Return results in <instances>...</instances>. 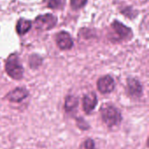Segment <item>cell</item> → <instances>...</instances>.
Segmentation results:
<instances>
[{
  "mask_svg": "<svg viewBox=\"0 0 149 149\" xmlns=\"http://www.w3.org/2000/svg\"><path fill=\"white\" fill-rule=\"evenodd\" d=\"M76 120V126L78 127L79 129L82 130V131H86L90 129V124L82 117H77L75 119Z\"/></svg>",
  "mask_w": 149,
  "mask_h": 149,
  "instance_id": "7c38bea8",
  "label": "cell"
},
{
  "mask_svg": "<svg viewBox=\"0 0 149 149\" xmlns=\"http://www.w3.org/2000/svg\"><path fill=\"white\" fill-rule=\"evenodd\" d=\"M56 24H57V17L52 14L40 15L38 17H36L34 21V24L36 28L42 31L50 30L52 27H54Z\"/></svg>",
  "mask_w": 149,
  "mask_h": 149,
  "instance_id": "3957f363",
  "label": "cell"
},
{
  "mask_svg": "<svg viewBox=\"0 0 149 149\" xmlns=\"http://www.w3.org/2000/svg\"><path fill=\"white\" fill-rule=\"evenodd\" d=\"M98 105V97L94 92L86 93L82 98V107L86 114H90Z\"/></svg>",
  "mask_w": 149,
  "mask_h": 149,
  "instance_id": "ba28073f",
  "label": "cell"
},
{
  "mask_svg": "<svg viewBox=\"0 0 149 149\" xmlns=\"http://www.w3.org/2000/svg\"><path fill=\"white\" fill-rule=\"evenodd\" d=\"M113 32H115L116 38H114V40H127L130 39L133 36L131 29L124 25L123 24L114 21L111 25Z\"/></svg>",
  "mask_w": 149,
  "mask_h": 149,
  "instance_id": "8992f818",
  "label": "cell"
},
{
  "mask_svg": "<svg viewBox=\"0 0 149 149\" xmlns=\"http://www.w3.org/2000/svg\"><path fill=\"white\" fill-rule=\"evenodd\" d=\"M46 4L52 9H62L65 3V0H45Z\"/></svg>",
  "mask_w": 149,
  "mask_h": 149,
  "instance_id": "4fadbf2b",
  "label": "cell"
},
{
  "mask_svg": "<svg viewBox=\"0 0 149 149\" xmlns=\"http://www.w3.org/2000/svg\"><path fill=\"white\" fill-rule=\"evenodd\" d=\"M126 93L129 97L133 99L141 98L143 93V87H142L141 83L137 79H134V78L127 79Z\"/></svg>",
  "mask_w": 149,
  "mask_h": 149,
  "instance_id": "277c9868",
  "label": "cell"
},
{
  "mask_svg": "<svg viewBox=\"0 0 149 149\" xmlns=\"http://www.w3.org/2000/svg\"><path fill=\"white\" fill-rule=\"evenodd\" d=\"M115 88V82L112 76L105 75L100 77L97 81V89L102 94L112 93Z\"/></svg>",
  "mask_w": 149,
  "mask_h": 149,
  "instance_id": "5b68a950",
  "label": "cell"
},
{
  "mask_svg": "<svg viewBox=\"0 0 149 149\" xmlns=\"http://www.w3.org/2000/svg\"><path fill=\"white\" fill-rule=\"evenodd\" d=\"M31 27V23L30 21L21 18L18 20L17 24V31L19 35H24L27 31H29Z\"/></svg>",
  "mask_w": 149,
  "mask_h": 149,
  "instance_id": "8fae6325",
  "label": "cell"
},
{
  "mask_svg": "<svg viewBox=\"0 0 149 149\" xmlns=\"http://www.w3.org/2000/svg\"><path fill=\"white\" fill-rule=\"evenodd\" d=\"M100 117L103 123L109 128L117 127L121 123L122 115L118 107L111 104H104L100 109Z\"/></svg>",
  "mask_w": 149,
  "mask_h": 149,
  "instance_id": "6da1fadb",
  "label": "cell"
},
{
  "mask_svg": "<svg viewBox=\"0 0 149 149\" xmlns=\"http://www.w3.org/2000/svg\"><path fill=\"white\" fill-rule=\"evenodd\" d=\"M5 72L12 79L20 80L24 77V67L22 66L19 58L13 53L8 57L5 61Z\"/></svg>",
  "mask_w": 149,
  "mask_h": 149,
  "instance_id": "7a4b0ae2",
  "label": "cell"
},
{
  "mask_svg": "<svg viewBox=\"0 0 149 149\" xmlns=\"http://www.w3.org/2000/svg\"><path fill=\"white\" fill-rule=\"evenodd\" d=\"M56 43L61 50H70L73 45V41L69 33L60 31L56 36Z\"/></svg>",
  "mask_w": 149,
  "mask_h": 149,
  "instance_id": "9c48e42d",
  "label": "cell"
},
{
  "mask_svg": "<svg viewBox=\"0 0 149 149\" xmlns=\"http://www.w3.org/2000/svg\"><path fill=\"white\" fill-rule=\"evenodd\" d=\"M41 64H42V58L39 56L32 55L31 57H30V59H29L30 67L35 69V68H38Z\"/></svg>",
  "mask_w": 149,
  "mask_h": 149,
  "instance_id": "5bb4252c",
  "label": "cell"
},
{
  "mask_svg": "<svg viewBox=\"0 0 149 149\" xmlns=\"http://www.w3.org/2000/svg\"><path fill=\"white\" fill-rule=\"evenodd\" d=\"M29 96V91L24 87H16L4 96V99L10 102L19 103Z\"/></svg>",
  "mask_w": 149,
  "mask_h": 149,
  "instance_id": "52a82bcc",
  "label": "cell"
},
{
  "mask_svg": "<svg viewBox=\"0 0 149 149\" xmlns=\"http://www.w3.org/2000/svg\"><path fill=\"white\" fill-rule=\"evenodd\" d=\"M79 149H96L95 148V142L93 139L88 138L82 142V144L79 147Z\"/></svg>",
  "mask_w": 149,
  "mask_h": 149,
  "instance_id": "9a60e30c",
  "label": "cell"
},
{
  "mask_svg": "<svg viewBox=\"0 0 149 149\" xmlns=\"http://www.w3.org/2000/svg\"><path fill=\"white\" fill-rule=\"evenodd\" d=\"M79 106V99L74 95H67L65 98L64 109L66 113H72L77 109Z\"/></svg>",
  "mask_w": 149,
  "mask_h": 149,
  "instance_id": "30bf717a",
  "label": "cell"
},
{
  "mask_svg": "<svg viewBox=\"0 0 149 149\" xmlns=\"http://www.w3.org/2000/svg\"><path fill=\"white\" fill-rule=\"evenodd\" d=\"M86 2L87 0H71V6L73 10H79L82 8Z\"/></svg>",
  "mask_w": 149,
  "mask_h": 149,
  "instance_id": "2e32d148",
  "label": "cell"
}]
</instances>
